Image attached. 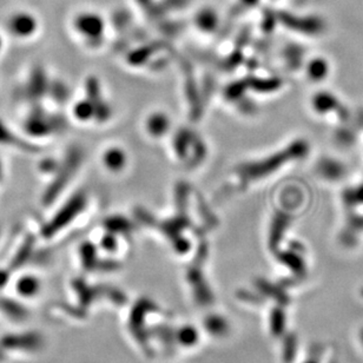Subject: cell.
<instances>
[{"instance_id": "cell-1", "label": "cell", "mask_w": 363, "mask_h": 363, "mask_svg": "<svg viewBox=\"0 0 363 363\" xmlns=\"http://www.w3.org/2000/svg\"><path fill=\"white\" fill-rule=\"evenodd\" d=\"M84 206V198L81 196L72 198L70 203H68L66 206L61 210V213H58L57 215L56 219L52 223V230H57V229H61V226H64L66 223L70 222L75 215H77L81 211V208Z\"/></svg>"}, {"instance_id": "cell-2", "label": "cell", "mask_w": 363, "mask_h": 363, "mask_svg": "<svg viewBox=\"0 0 363 363\" xmlns=\"http://www.w3.org/2000/svg\"><path fill=\"white\" fill-rule=\"evenodd\" d=\"M319 171L323 177L336 181V179L342 177L346 173V169H344L342 163H340L339 161L326 158V159L320 161Z\"/></svg>"}, {"instance_id": "cell-3", "label": "cell", "mask_w": 363, "mask_h": 363, "mask_svg": "<svg viewBox=\"0 0 363 363\" xmlns=\"http://www.w3.org/2000/svg\"><path fill=\"white\" fill-rule=\"evenodd\" d=\"M103 161H104L105 166L111 171H119L126 166V156L121 149L112 148V149L105 151Z\"/></svg>"}, {"instance_id": "cell-4", "label": "cell", "mask_w": 363, "mask_h": 363, "mask_svg": "<svg viewBox=\"0 0 363 363\" xmlns=\"http://www.w3.org/2000/svg\"><path fill=\"white\" fill-rule=\"evenodd\" d=\"M169 129V119L161 113H155L148 119V131L155 137H159Z\"/></svg>"}, {"instance_id": "cell-5", "label": "cell", "mask_w": 363, "mask_h": 363, "mask_svg": "<svg viewBox=\"0 0 363 363\" xmlns=\"http://www.w3.org/2000/svg\"><path fill=\"white\" fill-rule=\"evenodd\" d=\"M313 106L317 112L327 113L331 110L337 108V101L335 97H333L329 93H319L316 95L313 101Z\"/></svg>"}, {"instance_id": "cell-6", "label": "cell", "mask_w": 363, "mask_h": 363, "mask_svg": "<svg viewBox=\"0 0 363 363\" xmlns=\"http://www.w3.org/2000/svg\"><path fill=\"white\" fill-rule=\"evenodd\" d=\"M327 61L324 59H314L308 65V75L313 81H322L328 73Z\"/></svg>"}, {"instance_id": "cell-7", "label": "cell", "mask_w": 363, "mask_h": 363, "mask_svg": "<svg viewBox=\"0 0 363 363\" xmlns=\"http://www.w3.org/2000/svg\"><path fill=\"white\" fill-rule=\"evenodd\" d=\"M11 31L17 37L31 36L33 32L32 21H30V18H26V17H23V18L19 17L11 21Z\"/></svg>"}, {"instance_id": "cell-8", "label": "cell", "mask_w": 363, "mask_h": 363, "mask_svg": "<svg viewBox=\"0 0 363 363\" xmlns=\"http://www.w3.org/2000/svg\"><path fill=\"white\" fill-rule=\"evenodd\" d=\"M38 288H39L38 282L33 277H23L18 281V284H17V289L19 295H23L26 297H31L36 294Z\"/></svg>"}, {"instance_id": "cell-9", "label": "cell", "mask_w": 363, "mask_h": 363, "mask_svg": "<svg viewBox=\"0 0 363 363\" xmlns=\"http://www.w3.org/2000/svg\"><path fill=\"white\" fill-rule=\"evenodd\" d=\"M73 113H75V117L79 119V121H88L90 118H92L93 113H95L92 101H79V103H77L76 106H75Z\"/></svg>"}, {"instance_id": "cell-10", "label": "cell", "mask_w": 363, "mask_h": 363, "mask_svg": "<svg viewBox=\"0 0 363 363\" xmlns=\"http://www.w3.org/2000/svg\"><path fill=\"white\" fill-rule=\"evenodd\" d=\"M355 226L360 229H363V219H357L355 222Z\"/></svg>"}, {"instance_id": "cell-11", "label": "cell", "mask_w": 363, "mask_h": 363, "mask_svg": "<svg viewBox=\"0 0 363 363\" xmlns=\"http://www.w3.org/2000/svg\"><path fill=\"white\" fill-rule=\"evenodd\" d=\"M360 340H361V343L363 344V328L361 329V331H360Z\"/></svg>"}, {"instance_id": "cell-12", "label": "cell", "mask_w": 363, "mask_h": 363, "mask_svg": "<svg viewBox=\"0 0 363 363\" xmlns=\"http://www.w3.org/2000/svg\"><path fill=\"white\" fill-rule=\"evenodd\" d=\"M1 48H3V41L0 39V51H1Z\"/></svg>"}, {"instance_id": "cell-13", "label": "cell", "mask_w": 363, "mask_h": 363, "mask_svg": "<svg viewBox=\"0 0 363 363\" xmlns=\"http://www.w3.org/2000/svg\"><path fill=\"white\" fill-rule=\"evenodd\" d=\"M307 363H317V362H315V361H309V362H307Z\"/></svg>"}, {"instance_id": "cell-14", "label": "cell", "mask_w": 363, "mask_h": 363, "mask_svg": "<svg viewBox=\"0 0 363 363\" xmlns=\"http://www.w3.org/2000/svg\"><path fill=\"white\" fill-rule=\"evenodd\" d=\"M362 296H363V289H362Z\"/></svg>"}]
</instances>
